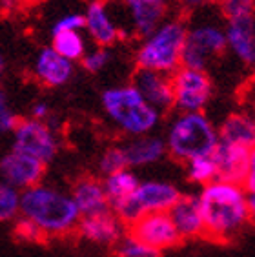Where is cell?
<instances>
[{
  "instance_id": "obj_1",
  "label": "cell",
  "mask_w": 255,
  "mask_h": 257,
  "mask_svg": "<svg viewBox=\"0 0 255 257\" xmlns=\"http://www.w3.org/2000/svg\"><path fill=\"white\" fill-rule=\"evenodd\" d=\"M199 197L204 237L210 241H231L250 223L248 193L240 184L213 181L202 186Z\"/></svg>"
},
{
  "instance_id": "obj_2",
  "label": "cell",
  "mask_w": 255,
  "mask_h": 257,
  "mask_svg": "<svg viewBox=\"0 0 255 257\" xmlns=\"http://www.w3.org/2000/svg\"><path fill=\"white\" fill-rule=\"evenodd\" d=\"M20 215L31 221L44 235L69 233L80 221L71 195L42 184L20 193Z\"/></svg>"
},
{
  "instance_id": "obj_3",
  "label": "cell",
  "mask_w": 255,
  "mask_h": 257,
  "mask_svg": "<svg viewBox=\"0 0 255 257\" xmlns=\"http://www.w3.org/2000/svg\"><path fill=\"white\" fill-rule=\"evenodd\" d=\"M166 154L179 163L188 164L193 159L210 157L219 144L215 124L201 113H179L168 126Z\"/></svg>"
},
{
  "instance_id": "obj_4",
  "label": "cell",
  "mask_w": 255,
  "mask_h": 257,
  "mask_svg": "<svg viewBox=\"0 0 255 257\" xmlns=\"http://www.w3.org/2000/svg\"><path fill=\"white\" fill-rule=\"evenodd\" d=\"M102 109L120 132L132 137L148 135L161 122V113L132 84L106 89L102 93Z\"/></svg>"
},
{
  "instance_id": "obj_5",
  "label": "cell",
  "mask_w": 255,
  "mask_h": 257,
  "mask_svg": "<svg viewBox=\"0 0 255 257\" xmlns=\"http://www.w3.org/2000/svg\"><path fill=\"white\" fill-rule=\"evenodd\" d=\"M186 31L188 28L182 20H164L157 30H153L148 37H144L139 46L135 53L137 68L173 75L181 68V55L186 40Z\"/></svg>"
},
{
  "instance_id": "obj_6",
  "label": "cell",
  "mask_w": 255,
  "mask_h": 257,
  "mask_svg": "<svg viewBox=\"0 0 255 257\" xmlns=\"http://www.w3.org/2000/svg\"><path fill=\"white\" fill-rule=\"evenodd\" d=\"M181 195L182 193L175 184L148 181L139 184L130 197L111 206V212L117 215L120 223L130 226L146 213H168Z\"/></svg>"
},
{
  "instance_id": "obj_7",
  "label": "cell",
  "mask_w": 255,
  "mask_h": 257,
  "mask_svg": "<svg viewBox=\"0 0 255 257\" xmlns=\"http://www.w3.org/2000/svg\"><path fill=\"white\" fill-rule=\"evenodd\" d=\"M226 51L224 28L213 22H202L188 28L186 40L182 46L181 66L206 71Z\"/></svg>"
},
{
  "instance_id": "obj_8",
  "label": "cell",
  "mask_w": 255,
  "mask_h": 257,
  "mask_svg": "<svg viewBox=\"0 0 255 257\" xmlns=\"http://www.w3.org/2000/svg\"><path fill=\"white\" fill-rule=\"evenodd\" d=\"M172 79L173 108L179 113H201L210 104L213 84L206 71L190 68H179Z\"/></svg>"
},
{
  "instance_id": "obj_9",
  "label": "cell",
  "mask_w": 255,
  "mask_h": 257,
  "mask_svg": "<svg viewBox=\"0 0 255 257\" xmlns=\"http://www.w3.org/2000/svg\"><path fill=\"white\" fill-rule=\"evenodd\" d=\"M17 154L28 155L42 164L51 163L59 152V139L53 128L44 120L20 119L13 130V150Z\"/></svg>"
},
{
  "instance_id": "obj_10",
  "label": "cell",
  "mask_w": 255,
  "mask_h": 257,
  "mask_svg": "<svg viewBox=\"0 0 255 257\" xmlns=\"http://www.w3.org/2000/svg\"><path fill=\"white\" fill-rule=\"evenodd\" d=\"M128 235L153 250H168L182 241L168 213H146L128 226Z\"/></svg>"
},
{
  "instance_id": "obj_11",
  "label": "cell",
  "mask_w": 255,
  "mask_h": 257,
  "mask_svg": "<svg viewBox=\"0 0 255 257\" xmlns=\"http://www.w3.org/2000/svg\"><path fill=\"white\" fill-rule=\"evenodd\" d=\"M0 175L4 177V183L13 188L28 190L39 186L40 181L44 179L46 164L28 155L10 152L0 159Z\"/></svg>"
},
{
  "instance_id": "obj_12",
  "label": "cell",
  "mask_w": 255,
  "mask_h": 257,
  "mask_svg": "<svg viewBox=\"0 0 255 257\" xmlns=\"http://www.w3.org/2000/svg\"><path fill=\"white\" fill-rule=\"evenodd\" d=\"M132 86L159 113L170 111L173 108V89L170 75L137 68V71L133 73Z\"/></svg>"
},
{
  "instance_id": "obj_13",
  "label": "cell",
  "mask_w": 255,
  "mask_h": 257,
  "mask_svg": "<svg viewBox=\"0 0 255 257\" xmlns=\"http://www.w3.org/2000/svg\"><path fill=\"white\" fill-rule=\"evenodd\" d=\"M84 15V30L88 31L89 39L93 40L97 48H111L122 37L115 20L109 15L104 0H91L86 8Z\"/></svg>"
},
{
  "instance_id": "obj_14",
  "label": "cell",
  "mask_w": 255,
  "mask_h": 257,
  "mask_svg": "<svg viewBox=\"0 0 255 257\" xmlns=\"http://www.w3.org/2000/svg\"><path fill=\"white\" fill-rule=\"evenodd\" d=\"M224 37L226 50L242 66L255 69V17L226 22Z\"/></svg>"
},
{
  "instance_id": "obj_15",
  "label": "cell",
  "mask_w": 255,
  "mask_h": 257,
  "mask_svg": "<svg viewBox=\"0 0 255 257\" xmlns=\"http://www.w3.org/2000/svg\"><path fill=\"white\" fill-rule=\"evenodd\" d=\"M73 62L60 57L51 46L39 51L33 64V77L48 88H60L68 84L73 77Z\"/></svg>"
},
{
  "instance_id": "obj_16",
  "label": "cell",
  "mask_w": 255,
  "mask_h": 257,
  "mask_svg": "<svg viewBox=\"0 0 255 257\" xmlns=\"http://www.w3.org/2000/svg\"><path fill=\"white\" fill-rule=\"evenodd\" d=\"M172 219L173 226L181 239H199L204 237V223H202L201 206H199V197L193 193L181 195L179 201L168 212Z\"/></svg>"
},
{
  "instance_id": "obj_17",
  "label": "cell",
  "mask_w": 255,
  "mask_h": 257,
  "mask_svg": "<svg viewBox=\"0 0 255 257\" xmlns=\"http://www.w3.org/2000/svg\"><path fill=\"white\" fill-rule=\"evenodd\" d=\"M133 31L139 37H148L166 20L170 0H124Z\"/></svg>"
},
{
  "instance_id": "obj_18",
  "label": "cell",
  "mask_w": 255,
  "mask_h": 257,
  "mask_svg": "<svg viewBox=\"0 0 255 257\" xmlns=\"http://www.w3.org/2000/svg\"><path fill=\"white\" fill-rule=\"evenodd\" d=\"M71 199L79 210L80 217H93V215H102V213L111 212L108 197L104 193L102 181H98L95 177L79 179L73 186Z\"/></svg>"
},
{
  "instance_id": "obj_19",
  "label": "cell",
  "mask_w": 255,
  "mask_h": 257,
  "mask_svg": "<svg viewBox=\"0 0 255 257\" xmlns=\"http://www.w3.org/2000/svg\"><path fill=\"white\" fill-rule=\"evenodd\" d=\"M251 150L233 146V144H217L215 152L211 154V159L215 163L217 179L219 181H228V183L240 184L244 179L246 166H248V157Z\"/></svg>"
},
{
  "instance_id": "obj_20",
  "label": "cell",
  "mask_w": 255,
  "mask_h": 257,
  "mask_svg": "<svg viewBox=\"0 0 255 257\" xmlns=\"http://www.w3.org/2000/svg\"><path fill=\"white\" fill-rule=\"evenodd\" d=\"M77 226L84 239L97 244H117L124 237L122 223L113 212L93 215V217H80Z\"/></svg>"
},
{
  "instance_id": "obj_21",
  "label": "cell",
  "mask_w": 255,
  "mask_h": 257,
  "mask_svg": "<svg viewBox=\"0 0 255 257\" xmlns=\"http://www.w3.org/2000/svg\"><path fill=\"white\" fill-rule=\"evenodd\" d=\"M219 143L233 144L246 150L255 148V117L250 113H230L217 128Z\"/></svg>"
},
{
  "instance_id": "obj_22",
  "label": "cell",
  "mask_w": 255,
  "mask_h": 257,
  "mask_svg": "<svg viewBox=\"0 0 255 257\" xmlns=\"http://www.w3.org/2000/svg\"><path fill=\"white\" fill-rule=\"evenodd\" d=\"M122 152L128 166H146L164 157L166 144H164V139L161 137L143 135V137H135L126 146H122Z\"/></svg>"
},
{
  "instance_id": "obj_23",
  "label": "cell",
  "mask_w": 255,
  "mask_h": 257,
  "mask_svg": "<svg viewBox=\"0 0 255 257\" xmlns=\"http://www.w3.org/2000/svg\"><path fill=\"white\" fill-rule=\"evenodd\" d=\"M139 179L137 175L130 170H120V172H115L111 175H106V179L102 181L104 193L108 197L109 208L115 206L117 203L124 201L126 197H130L139 186Z\"/></svg>"
},
{
  "instance_id": "obj_24",
  "label": "cell",
  "mask_w": 255,
  "mask_h": 257,
  "mask_svg": "<svg viewBox=\"0 0 255 257\" xmlns=\"http://www.w3.org/2000/svg\"><path fill=\"white\" fill-rule=\"evenodd\" d=\"M51 48H53L60 57H64L69 62L82 60L86 55V40H84L80 31H68V33H53L51 39Z\"/></svg>"
},
{
  "instance_id": "obj_25",
  "label": "cell",
  "mask_w": 255,
  "mask_h": 257,
  "mask_svg": "<svg viewBox=\"0 0 255 257\" xmlns=\"http://www.w3.org/2000/svg\"><path fill=\"white\" fill-rule=\"evenodd\" d=\"M188 166V179L191 183L201 184V186H206V184L217 181V170L213 159L210 157H201V159H193L186 164Z\"/></svg>"
},
{
  "instance_id": "obj_26",
  "label": "cell",
  "mask_w": 255,
  "mask_h": 257,
  "mask_svg": "<svg viewBox=\"0 0 255 257\" xmlns=\"http://www.w3.org/2000/svg\"><path fill=\"white\" fill-rule=\"evenodd\" d=\"M20 213V193L8 183H0V223L13 221Z\"/></svg>"
},
{
  "instance_id": "obj_27",
  "label": "cell",
  "mask_w": 255,
  "mask_h": 257,
  "mask_svg": "<svg viewBox=\"0 0 255 257\" xmlns=\"http://www.w3.org/2000/svg\"><path fill=\"white\" fill-rule=\"evenodd\" d=\"M217 6L226 22L255 17V0H217Z\"/></svg>"
},
{
  "instance_id": "obj_28",
  "label": "cell",
  "mask_w": 255,
  "mask_h": 257,
  "mask_svg": "<svg viewBox=\"0 0 255 257\" xmlns=\"http://www.w3.org/2000/svg\"><path fill=\"white\" fill-rule=\"evenodd\" d=\"M115 253H117V257H161L162 255V252L146 246V244H143L137 239L130 237L128 233L115 244Z\"/></svg>"
},
{
  "instance_id": "obj_29",
  "label": "cell",
  "mask_w": 255,
  "mask_h": 257,
  "mask_svg": "<svg viewBox=\"0 0 255 257\" xmlns=\"http://www.w3.org/2000/svg\"><path fill=\"white\" fill-rule=\"evenodd\" d=\"M128 163L126 157H124L122 146H113V148L106 150L98 161V170L104 173V175H111L115 172H120V170H126Z\"/></svg>"
},
{
  "instance_id": "obj_30",
  "label": "cell",
  "mask_w": 255,
  "mask_h": 257,
  "mask_svg": "<svg viewBox=\"0 0 255 257\" xmlns=\"http://www.w3.org/2000/svg\"><path fill=\"white\" fill-rule=\"evenodd\" d=\"M109 57L111 55H109V51L106 48H95L91 51H86L80 64L89 73H98V71H102L106 68V64L109 62Z\"/></svg>"
},
{
  "instance_id": "obj_31",
  "label": "cell",
  "mask_w": 255,
  "mask_h": 257,
  "mask_svg": "<svg viewBox=\"0 0 255 257\" xmlns=\"http://www.w3.org/2000/svg\"><path fill=\"white\" fill-rule=\"evenodd\" d=\"M19 117L15 115V111L11 109L10 99L6 91L0 89V134H8V132H13L19 124Z\"/></svg>"
},
{
  "instance_id": "obj_32",
  "label": "cell",
  "mask_w": 255,
  "mask_h": 257,
  "mask_svg": "<svg viewBox=\"0 0 255 257\" xmlns=\"http://www.w3.org/2000/svg\"><path fill=\"white\" fill-rule=\"evenodd\" d=\"M84 15L82 13H68L60 17L53 26V33H68V31H82Z\"/></svg>"
},
{
  "instance_id": "obj_33",
  "label": "cell",
  "mask_w": 255,
  "mask_h": 257,
  "mask_svg": "<svg viewBox=\"0 0 255 257\" xmlns=\"http://www.w3.org/2000/svg\"><path fill=\"white\" fill-rule=\"evenodd\" d=\"M15 235L19 239H22V241H40L44 237V233L40 232L31 221H28L24 217L15 223Z\"/></svg>"
},
{
  "instance_id": "obj_34",
  "label": "cell",
  "mask_w": 255,
  "mask_h": 257,
  "mask_svg": "<svg viewBox=\"0 0 255 257\" xmlns=\"http://www.w3.org/2000/svg\"><path fill=\"white\" fill-rule=\"evenodd\" d=\"M240 186L244 188V192L248 193V195L255 193V148L250 152V157H248V166H246L244 179H242Z\"/></svg>"
},
{
  "instance_id": "obj_35",
  "label": "cell",
  "mask_w": 255,
  "mask_h": 257,
  "mask_svg": "<svg viewBox=\"0 0 255 257\" xmlns=\"http://www.w3.org/2000/svg\"><path fill=\"white\" fill-rule=\"evenodd\" d=\"M211 4H217V0H179V6L184 13H195V11L204 10Z\"/></svg>"
},
{
  "instance_id": "obj_36",
  "label": "cell",
  "mask_w": 255,
  "mask_h": 257,
  "mask_svg": "<svg viewBox=\"0 0 255 257\" xmlns=\"http://www.w3.org/2000/svg\"><path fill=\"white\" fill-rule=\"evenodd\" d=\"M48 115H49V106L46 102H35L31 106V119L44 120Z\"/></svg>"
},
{
  "instance_id": "obj_37",
  "label": "cell",
  "mask_w": 255,
  "mask_h": 257,
  "mask_svg": "<svg viewBox=\"0 0 255 257\" xmlns=\"http://www.w3.org/2000/svg\"><path fill=\"white\" fill-rule=\"evenodd\" d=\"M248 213H250V221L255 224V193L248 195Z\"/></svg>"
},
{
  "instance_id": "obj_38",
  "label": "cell",
  "mask_w": 255,
  "mask_h": 257,
  "mask_svg": "<svg viewBox=\"0 0 255 257\" xmlns=\"http://www.w3.org/2000/svg\"><path fill=\"white\" fill-rule=\"evenodd\" d=\"M17 6V0H2V8L4 10H13Z\"/></svg>"
},
{
  "instance_id": "obj_39",
  "label": "cell",
  "mask_w": 255,
  "mask_h": 257,
  "mask_svg": "<svg viewBox=\"0 0 255 257\" xmlns=\"http://www.w3.org/2000/svg\"><path fill=\"white\" fill-rule=\"evenodd\" d=\"M4 73H6V60H4V57H2V53H0V80H2Z\"/></svg>"
}]
</instances>
